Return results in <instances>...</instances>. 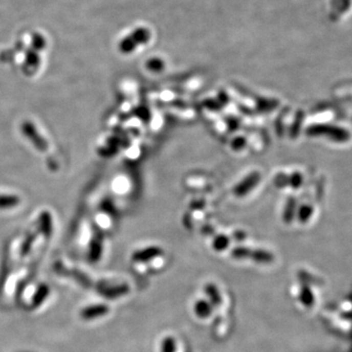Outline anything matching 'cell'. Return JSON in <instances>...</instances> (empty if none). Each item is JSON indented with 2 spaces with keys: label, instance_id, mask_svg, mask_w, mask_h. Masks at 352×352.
Returning <instances> with one entry per match:
<instances>
[{
  "label": "cell",
  "instance_id": "52a82bcc",
  "mask_svg": "<svg viewBox=\"0 0 352 352\" xmlns=\"http://www.w3.org/2000/svg\"><path fill=\"white\" fill-rule=\"evenodd\" d=\"M257 181V175L254 174V175L250 176L248 179H246L244 182H242L238 188L236 190V193L239 194V195H242V194H245L247 193L250 189H252L253 185L256 183Z\"/></svg>",
  "mask_w": 352,
  "mask_h": 352
},
{
  "label": "cell",
  "instance_id": "8992f818",
  "mask_svg": "<svg viewBox=\"0 0 352 352\" xmlns=\"http://www.w3.org/2000/svg\"><path fill=\"white\" fill-rule=\"evenodd\" d=\"M20 202L21 199L16 195H0V209L15 208Z\"/></svg>",
  "mask_w": 352,
  "mask_h": 352
},
{
  "label": "cell",
  "instance_id": "9a60e30c",
  "mask_svg": "<svg viewBox=\"0 0 352 352\" xmlns=\"http://www.w3.org/2000/svg\"><path fill=\"white\" fill-rule=\"evenodd\" d=\"M215 248L216 249H218V250H222V249H224L226 246H228V239H226L225 237H219V238H217L216 240H215Z\"/></svg>",
  "mask_w": 352,
  "mask_h": 352
},
{
  "label": "cell",
  "instance_id": "5b68a950",
  "mask_svg": "<svg viewBox=\"0 0 352 352\" xmlns=\"http://www.w3.org/2000/svg\"><path fill=\"white\" fill-rule=\"evenodd\" d=\"M39 229L46 238L52 234V216L48 211H44L39 217Z\"/></svg>",
  "mask_w": 352,
  "mask_h": 352
},
{
  "label": "cell",
  "instance_id": "4fadbf2b",
  "mask_svg": "<svg viewBox=\"0 0 352 352\" xmlns=\"http://www.w3.org/2000/svg\"><path fill=\"white\" fill-rule=\"evenodd\" d=\"M127 292V289L126 287H121V288H116V289H113V290H107L106 292H104V295L106 297H109V298H114L117 296H121V295H123L124 293Z\"/></svg>",
  "mask_w": 352,
  "mask_h": 352
},
{
  "label": "cell",
  "instance_id": "8fae6325",
  "mask_svg": "<svg viewBox=\"0 0 352 352\" xmlns=\"http://www.w3.org/2000/svg\"><path fill=\"white\" fill-rule=\"evenodd\" d=\"M102 253V246H101V242L99 241H94L91 243L90 246V253H89V257L91 261H97L99 260L100 256Z\"/></svg>",
  "mask_w": 352,
  "mask_h": 352
},
{
  "label": "cell",
  "instance_id": "ba28073f",
  "mask_svg": "<svg viewBox=\"0 0 352 352\" xmlns=\"http://www.w3.org/2000/svg\"><path fill=\"white\" fill-rule=\"evenodd\" d=\"M136 48H137V44L134 42L130 35L123 38L120 43V50L124 54L131 53L132 51H134Z\"/></svg>",
  "mask_w": 352,
  "mask_h": 352
},
{
  "label": "cell",
  "instance_id": "277c9868",
  "mask_svg": "<svg viewBox=\"0 0 352 352\" xmlns=\"http://www.w3.org/2000/svg\"><path fill=\"white\" fill-rule=\"evenodd\" d=\"M132 39L134 40V42L138 45H144V44L148 43L151 39V32L146 29V28H137L136 30H134V32L130 34Z\"/></svg>",
  "mask_w": 352,
  "mask_h": 352
},
{
  "label": "cell",
  "instance_id": "7c38bea8",
  "mask_svg": "<svg viewBox=\"0 0 352 352\" xmlns=\"http://www.w3.org/2000/svg\"><path fill=\"white\" fill-rule=\"evenodd\" d=\"M35 238H36V234L33 233V234L30 235V236L24 241L22 245V248H21V254H22V255L25 256V255H27L28 253H30L31 248H32V246H33V243L34 242Z\"/></svg>",
  "mask_w": 352,
  "mask_h": 352
},
{
  "label": "cell",
  "instance_id": "3957f363",
  "mask_svg": "<svg viewBox=\"0 0 352 352\" xmlns=\"http://www.w3.org/2000/svg\"><path fill=\"white\" fill-rule=\"evenodd\" d=\"M49 294H50L49 286L46 284H40L37 288V290L35 291L33 298H32L33 308L39 307L45 301L47 297L49 296Z\"/></svg>",
  "mask_w": 352,
  "mask_h": 352
},
{
  "label": "cell",
  "instance_id": "e0dca14e",
  "mask_svg": "<svg viewBox=\"0 0 352 352\" xmlns=\"http://www.w3.org/2000/svg\"><path fill=\"white\" fill-rule=\"evenodd\" d=\"M174 349V343L171 340H167L164 345V352H172Z\"/></svg>",
  "mask_w": 352,
  "mask_h": 352
},
{
  "label": "cell",
  "instance_id": "9c48e42d",
  "mask_svg": "<svg viewBox=\"0 0 352 352\" xmlns=\"http://www.w3.org/2000/svg\"><path fill=\"white\" fill-rule=\"evenodd\" d=\"M159 251H160V250H158V249H156V248H153V249H147V250H144L142 252H138V253H134L133 258H134L135 260H138V261H145V260L150 259V257L157 255L158 253H160Z\"/></svg>",
  "mask_w": 352,
  "mask_h": 352
},
{
  "label": "cell",
  "instance_id": "2e32d148",
  "mask_svg": "<svg viewBox=\"0 0 352 352\" xmlns=\"http://www.w3.org/2000/svg\"><path fill=\"white\" fill-rule=\"evenodd\" d=\"M27 63L31 66H37L38 65V57L35 53H29L27 56Z\"/></svg>",
  "mask_w": 352,
  "mask_h": 352
},
{
  "label": "cell",
  "instance_id": "6da1fadb",
  "mask_svg": "<svg viewBox=\"0 0 352 352\" xmlns=\"http://www.w3.org/2000/svg\"><path fill=\"white\" fill-rule=\"evenodd\" d=\"M23 134L31 141V143L40 152H46L48 150V143L43 137L38 133L32 121H24L21 125Z\"/></svg>",
  "mask_w": 352,
  "mask_h": 352
},
{
  "label": "cell",
  "instance_id": "30bf717a",
  "mask_svg": "<svg viewBox=\"0 0 352 352\" xmlns=\"http://www.w3.org/2000/svg\"><path fill=\"white\" fill-rule=\"evenodd\" d=\"M146 67L149 71L151 72H154V73H159V72H162L165 68V63L162 59L160 58H152L150 60L147 61L146 63Z\"/></svg>",
  "mask_w": 352,
  "mask_h": 352
},
{
  "label": "cell",
  "instance_id": "7a4b0ae2",
  "mask_svg": "<svg viewBox=\"0 0 352 352\" xmlns=\"http://www.w3.org/2000/svg\"><path fill=\"white\" fill-rule=\"evenodd\" d=\"M109 307L106 304H95L84 307L80 311V317L83 320H92L107 315Z\"/></svg>",
  "mask_w": 352,
  "mask_h": 352
},
{
  "label": "cell",
  "instance_id": "5bb4252c",
  "mask_svg": "<svg viewBox=\"0 0 352 352\" xmlns=\"http://www.w3.org/2000/svg\"><path fill=\"white\" fill-rule=\"evenodd\" d=\"M197 313L201 316H208L209 314V306L206 302H200L196 307Z\"/></svg>",
  "mask_w": 352,
  "mask_h": 352
}]
</instances>
